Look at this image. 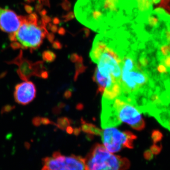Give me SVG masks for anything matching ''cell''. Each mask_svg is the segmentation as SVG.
<instances>
[{
	"mask_svg": "<svg viewBox=\"0 0 170 170\" xmlns=\"http://www.w3.org/2000/svg\"><path fill=\"white\" fill-rule=\"evenodd\" d=\"M168 108H169V109H170V105H169V106H168Z\"/></svg>",
	"mask_w": 170,
	"mask_h": 170,
	"instance_id": "cell-30",
	"label": "cell"
},
{
	"mask_svg": "<svg viewBox=\"0 0 170 170\" xmlns=\"http://www.w3.org/2000/svg\"><path fill=\"white\" fill-rule=\"evenodd\" d=\"M15 108L14 106H10V105H7L4 106L2 108L1 110V114H5V113H9L10 111H12V110L14 109Z\"/></svg>",
	"mask_w": 170,
	"mask_h": 170,
	"instance_id": "cell-19",
	"label": "cell"
},
{
	"mask_svg": "<svg viewBox=\"0 0 170 170\" xmlns=\"http://www.w3.org/2000/svg\"><path fill=\"white\" fill-rule=\"evenodd\" d=\"M87 67L84 65L83 63V59L82 57L81 56V58L77 62L75 65V73L74 77V80L75 81H77L78 76L81 74L83 73L86 70Z\"/></svg>",
	"mask_w": 170,
	"mask_h": 170,
	"instance_id": "cell-13",
	"label": "cell"
},
{
	"mask_svg": "<svg viewBox=\"0 0 170 170\" xmlns=\"http://www.w3.org/2000/svg\"><path fill=\"white\" fill-rule=\"evenodd\" d=\"M61 108L59 107H54L53 109V113L54 114H59L61 113Z\"/></svg>",
	"mask_w": 170,
	"mask_h": 170,
	"instance_id": "cell-27",
	"label": "cell"
},
{
	"mask_svg": "<svg viewBox=\"0 0 170 170\" xmlns=\"http://www.w3.org/2000/svg\"><path fill=\"white\" fill-rule=\"evenodd\" d=\"M46 0H26V1H29V2H32V1H37L39 2H41L42 1H45Z\"/></svg>",
	"mask_w": 170,
	"mask_h": 170,
	"instance_id": "cell-29",
	"label": "cell"
},
{
	"mask_svg": "<svg viewBox=\"0 0 170 170\" xmlns=\"http://www.w3.org/2000/svg\"><path fill=\"white\" fill-rule=\"evenodd\" d=\"M113 105L122 123H127L138 131L145 129L146 123L141 111L133 103L120 96L113 100Z\"/></svg>",
	"mask_w": 170,
	"mask_h": 170,
	"instance_id": "cell-4",
	"label": "cell"
},
{
	"mask_svg": "<svg viewBox=\"0 0 170 170\" xmlns=\"http://www.w3.org/2000/svg\"><path fill=\"white\" fill-rule=\"evenodd\" d=\"M144 156L146 160H151L154 158V155L151 151L150 150H147L145 151L144 152Z\"/></svg>",
	"mask_w": 170,
	"mask_h": 170,
	"instance_id": "cell-20",
	"label": "cell"
},
{
	"mask_svg": "<svg viewBox=\"0 0 170 170\" xmlns=\"http://www.w3.org/2000/svg\"><path fill=\"white\" fill-rule=\"evenodd\" d=\"M53 47H54V48L57 49H60L62 48V45H61V44L60 42H55L53 43Z\"/></svg>",
	"mask_w": 170,
	"mask_h": 170,
	"instance_id": "cell-25",
	"label": "cell"
},
{
	"mask_svg": "<svg viewBox=\"0 0 170 170\" xmlns=\"http://www.w3.org/2000/svg\"><path fill=\"white\" fill-rule=\"evenodd\" d=\"M158 0H135L136 8L138 18L144 17L149 14L156 7Z\"/></svg>",
	"mask_w": 170,
	"mask_h": 170,
	"instance_id": "cell-11",
	"label": "cell"
},
{
	"mask_svg": "<svg viewBox=\"0 0 170 170\" xmlns=\"http://www.w3.org/2000/svg\"><path fill=\"white\" fill-rule=\"evenodd\" d=\"M9 64H16L18 66L17 70L18 74L21 79L28 81L32 76H35L43 79L48 78V73L45 70L42 61L33 62L23 57V52L21 50L18 56L12 61L7 62Z\"/></svg>",
	"mask_w": 170,
	"mask_h": 170,
	"instance_id": "cell-7",
	"label": "cell"
},
{
	"mask_svg": "<svg viewBox=\"0 0 170 170\" xmlns=\"http://www.w3.org/2000/svg\"><path fill=\"white\" fill-rule=\"evenodd\" d=\"M36 86L32 82L25 81L15 87L14 97L16 102L26 106L32 102L36 97Z\"/></svg>",
	"mask_w": 170,
	"mask_h": 170,
	"instance_id": "cell-9",
	"label": "cell"
},
{
	"mask_svg": "<svg viewBox=\"0 0 170 170\" xmlns=\"http://www.w3.org/2000/svg\"><path fill=\"white\" fill-rule=\"evenodd\" d=\"M81 56H79L77 53H73L70 56V59L73 62H77L81 58Z\"/></svg>",
	"mask_w": 170,
	"mask_h": 170,
	"instance_id": "cell-22",
	"label": "cell"
},
{
	"mask_svg": "<svg viewBox=\"0 0 170 170\" xmlns=\"http://www.w3.org/2000/svg\"><path fill=\"white\" fill-rule=\"evenodd\" d=\"M163 126L170 131V109L164 108L158 111L153 116Z\"/></svg>",
	"mask_w": 170,
	"mask_h": 170,
	"instance_id": "cell-12",
	"label": "cell"
},
{
	"mask_svg": "<svg viewBox=\"0 0 170 170\" xmlns=\"http://www.w3.org/2000/svg\"><path fill=\"white\" fill-rule=\"evenodd\" d=\"M75 13L83 25L102 33L133 21L134 0H78Z\"/></svg>",
	"mask_w": 170,
	"mask_h": 170,
	"instance_id": "cell-1",
	"label": "cell"
},
{
	"mask_svg": "<svg viewBox=\"0 0 170 170\" xmlns=\"http://www.w3.org/2000/svg\"><path fill=\"white\" fill-rule=\"evenodd\" d=\"M163 134L158 130H154L151 133V138L154 144H156L157 143L161 141L163 138Z\"/></svg>",
	"mask_w": 170,
	"mask_h": 170,
	"instance_id": "cell-17",
	"label": "cell"
},
{
	"mask_svg": "<svg viewBox=\"0 0 170 170\" xmlns=\"http://www.w3.org/2000/svg\"><path fill=\"white\" fill-rule=\"evenodd\" d=\"M156 8L161 9L170 15V0H159Z\"/></svg>",
	"mask_w": 170,
	"mask_h": 170,
	"instance_id": "cell-15",
	"label": "cell"
},
{
	"mask_svg": "<svg viewBox=\"0 0 170 170\" xmlns=\"http://www.w3.org/2000/svg\"><path fill=\"white\" fill-rule=\"evenodd\" d=\"M71 121L68 118L66 117L59 118L58 119L57 123L55 126L62 130H65L67 127L70 125Z\"/></svg>",
	"mask_w": 170,
	"mask_h": 170,
	"instance_id": "cell-14",
	"label": "cell"
},
{
	"mask_svg": "<svg viewBox=\"0 0 170 170\" xmlns=\"http://www.w3.org/2000/svg\"><path fill=\"white\" fill-rule=\"evenodd\" d=\"M66 130L67 131V133L70 134H71L73 133V129L72 127L70 126L67 127V128L66 129Z\"/></svg>",
	"mask_w": 170,
	"mask_h": 170,
	"instance_id": "cell-26",
	"label": "cell"
},
{
	"mask_svg": "<svg viewBox=\"0 0 170 170\" xmlns=\"http://www.w3.org/2000/svg\"><path fill=\"white\" fill-rule=\"evenodd\" d=\"M84 159L86 170H126L130 166L128 159L113 155L99 144L92 147Z\"/></svg>",
	"mask_w": 170,
	"mask_h": 170,
	"instance_id": "cell-3",
	"label": "cell"
},
{
	"mask_svg": "<svg viewBox=\"0 0 170 170\" xmlns=\"http://www.w3.org/2000/svg\"><path fill=\"white\" fill-rule=\"evenodd\" d=\"M32 123L35 126H39L41 125V117H36L32 119Z\"/></svg>",
	"mask_w": 170,
	"mask_h": 170,
	"instance_id": "cell-21",
	"label": "cell"
},
{
	"mask_svg": "<svg viewBox=\"0 0 170 170\" xmlns=\"http://www.w3.org/2000/svg\"><path fill=\"white\" fill-rule=\"evenodd\" d=\"M163 146L161 144L160 145L154 144L150 147V151L153 153L154 155H158L162 151Z\"/></svg>",
	"mask_w": 170,
	"mask_h": 170,
	"instance_id": "cell-18",
	"label": "cell"
},
{
	"mask_svg": "<svg viewBox=\"0 0 170 170\" xmlns=\"http://www.w3.org/2000/svg\"><path fill=\"white\" fill-rule=\"evenodd\" d=\"M101 136L103 146L111 153L119 152L123 148H133L134 141L137 138L130 131H122L114 127L104 129Z\"/></svg>",
	"mask_w": 170,
	"mask_h": 170,
	"instance_id": "cell-5",
	"label": "cell"
},
{
	"mask_svg": "<svg viewBox=\"0 0 170 170\" xmlns=\"http://www.w3.org/2000/svg\"><path fill=\"white\" fill-rule=\"evenodd\" d=\"M44 22H41L35 13L22 16L18 30L9 35L11 46L14 49H29L31 52L39 48L48 33Z\"/></svg>",
	"mask_w": 170,
	"mask_h": 170,
	"instance_id": "cell-2",
	"label": "cell"
},
{
	"mask_svg": "<svg viewBox=\"0 0 170 170\" xmlns=\"http://www.w3.org/2000/svg\"><path fill=\"white\" fill-rule=\"evenodd\" d=\"M81 129L80 128H76L73 130V133L76 136H78L81 133Z\"/></svg>",
	"mask_w": 170,
	"mask_h": 170,
	"instance_id": "cell-24",
	"label": "cell"
},
{
	"mask_svg": "<svg viewBox=\"0 0 170 170\" xmlns=\"http://www.w3.org/2000/svg\"><path fill=\"white\" fill-rule=\"evenodd\" d=\"M83 107H84V106L81 103H78V105H77V106H76L77 109L78 110H81L83 109Z\"/></svg>",
	"mask_w": 170,
	"mask_h": 170,
	"instance_id": "cell-28",
	"label": "cell"
},
{
	"mask_svg": "<svg viewBox=\"0 0 170 170\" xmlns=\"http://www.w3.org/2000/svg\"><path fill=\"white\" fill-rule=\"evenodd\" d=\"M41 170H86L85 159L81 156H66L55 152L42 160Z\"/></svg>",
	"mask_w": 170,
	"mask_h": 170,
	"instance_id": "cell-6",
	"label": "cell"
},
{
	"mask_svg": "<svg viewBox=\"0 0 170 170\" xmlns=\"http://www.w3.org/2000/svg\"><path fill=\"white\" fill-rule=\"evenodd\" d=\"M72 91L73 90L70 89L67 90L64 94V97L66 99L70 98L72 96V94H73V91Z\"/></svg>",
	"mask_w": 170,
	"mask_h": 170,
	"instance_id": "cell-23",
	"label": "cell"
},
{
	"mask_svg": "<svg viewBox=\"0 0 170 170\" xmlns=\"http://www.w3.org/2000/svg\"><path fill=\"white\" fill-rule=\"evenodd\" d=\"M22 16H18L12 10L0 7V29L10 34L15 33L20 28Z\"/></svg>",
	"mask_w": 170,
	"mask_h": 170,
	"instance_id": "cell-8",
	"label": "cell"
},
{
	"mask_svg": "<svg viewBox=\"0 0 170 170\" xmlns=\"http://www.w3.org/2000/svg\"><path fill=\"white\" fill-rule=\"evenodd\" d=\"M113 100H108L103 98L102 100L101 119L103 129L117 127L122 123L117 115L113 105Z\"/></svg>",
	"mask_w": 170,
	"mask_h": 170,
	"instance_id": "cell-10",
	"label": "cell"
},
{
	"mask_svg": "<svg viewBox=\"0 0 170 170\" xmlns=\"http://www.w3.org/2000/svg\"><path fill=\"white\" fill-rule=\"evenodd\" d=\"M42 60L47 63L53 62L56 58V55L51 51H45L42 54Z\"/></svg>",
	"mask_w": 170,
	"mask_h": 170,
	"instance_id": "cell-16",
	"label": "cell"
}]
</instances>
